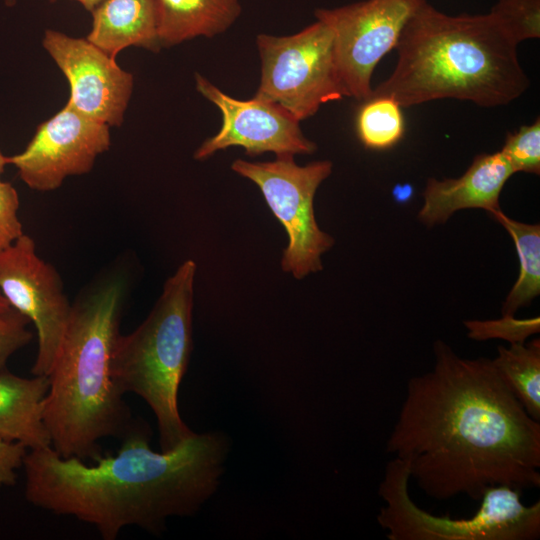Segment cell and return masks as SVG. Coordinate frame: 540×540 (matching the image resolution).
<instances>
[{
    "label": "cell",
    "instance_id": "obj_1",
    "mask_svg": "<svg viewBox=\"0 0 540 540\" xmlns=\"http://www.w3.org/2000/svg\"><path fill=\"white\" fill-rule=\"evenodd\" d=\"M434 368L410 378L387 452L408 465L429 497L480 500L493 485L540 487V422L492 359L459 357L441 340Z\"/></svg>",
    "mask_w": 540,
    "mask_h": 540
},
{
    "label": "cell",
    "instance_id": "obj_2",
    "mask_svg": "<svg viewBox=\"0 0 540 540\" xmlns=\"http://www.w3.org/2000/svg\"><path fill=\"white\" fill-rule=\"evenodd\" d=\"M150 435L137 421L116 454L91 464L52 447L28 450L25 498L93 525L104 540L127 526L160 534L169 517L195 514L214 494L230 446L222 432H194L178 447L156 452Z\"/></svg>",
    "mask_w": 540,
    "mask_h": 540
},
{
    "label": "cell",
    "instance_id": "obj_3",
    "mask_svg": "<svg viewBox=\"0 0 540 540\" xmlns=\"http://www.w3.org/2000/svg\"><path fill=\"white\" fill-rule=\"evenodd\" d=\"M395 49L396 66L371 97H390L401 107L446 98L496 107L530 84L517 45L490 12L452 16L424 0Z\"/></svg>",
    "mask_w": 540,
    "mask_h": 540
},
{
    "label": "cell",
    "instance_id": "obj_4",
    "mask_svg": "<svg viewBox=\"0 0 540 540\" xmlns=\"http://www.w3.org/2000/svg\"><path fill=\"white\" fill-rule=\"evenodd\" d=\"M127 280L110 273L72 303L66 331L47 376L43 417L62 457L95 460L99 441L123 438L136 424L112 375Z\"/></svg>",
    "mask_w": 540,
    "mask_h": 540
},
{
    "label": "cell",
    "instance_id": "obj_5",
    "mask_svg": "<svg viewBox=\"0 0 540 540\" xmlns=\"http://www.w3.org/2000/svg\"><path fill=\"white\" fill-rule=\"evenodd\" d=\"M196 269L191 259L177 268L146 319L118 336L112 359L119 390L138 395L152 409L161 451L178 447L194 433L181 419L178 391L192 351Z\"/></svg>",
    "mask_w": 540,
    "mask_h": 540
},
{
    "label": "cell",
    "instance_id": "obj_6",
    "mask_svg": "<svg viewBox=\"0 0 540 540\" xmlns=\"http://www.w3.org/2000/svg\"><path fill=\"white\" fill-rule=\"evenodd\" d=\"M408 465L394 457L385 468L378 494L385 506L377 516L389 540H536L540 537V501L526 506L521 490L488 487L470 518L435 516L410 498Z\"/></svg>",
    "mask_w": 540,
    "mask_h": 540
},
{
    "label": "cell",
    "instance_id": "obj_7",
    "mask_svg": "<svg viewBox=\"0 0 540 540\" xmlns=\"http://www.w3.org/2000/svg\"><path fill=\"white\" fill-rule=\"evenodd\" d=\"M261 76L255 97L274 102L298 121L345 96L335 61L334 36L316 20L287 36L259 34Z\"/></svg>",
    "mask_w": 540,
    "mask_h": 540
},
{
    "label": "cell",
    "instance_id": "obj_8",
    "mask_svg": "<svg viewBox=\"0 0 540 540\" xmlns=\"http://www.w3.org/2000/svg\"><path fill=\"white\" fill-rule=\"evenodd\" d=\"M332 167L329 160L300 166L294 155L276 156L268 162L236 159L231 165L235 173L259 187L269 209L284 226L288 244L281 268L296 279L322 270L321 256L335 242L318 226L313 204L318 187Z\"/></svg>",
    "mask_w": 540,
    "mask_h": 540
},
{
    "label": "cell",
    "instance_id": "obj_9",
    "mask_svg": "<svg viewBox=\"0 0 540 540\" xmlns=\"http://www.w3.org/2000/svg\"><path fill=\"white\" fill-rule=\"evenodd\" d=\"M424 0H364L317 9L316 20L333 32L335 61L346 97L365 101L380 60L395 49L400 34Z\"/></svg>",
    "mask_w": 540,
    "mask_h": 540
},
{
    "label": "cell",
    "instance_id": "obj_10",
    "mask_svg": "<svg viewBox=\"0 0 540 540\" xmlns=\"http://www.w3.org/2000/svg\"><path fill=\"white\" fill-rule=\"evenodd\" d=\"M0 293L33 323L38 349L31 373L48 376L66 331L72 303L59 273L39 257L29 235L23 233L0 250Z\"/></svg>",
    "mask_w": 540,
    "mask_h": 540
},
{
    "label": "cell",
    "instance_id": "obj_11",
    "mask_svg": "<svg viewBox=\"0 0 540 540\" xmlns=\"http://www.w3.org/2000/svg\"><path fill=\"white\" fill-rule=\"evenodd\" d=\"M110 144L108 125L65 105L38 125L21 153L8 156V164L32 190L53 191L67 177L90 172Z\"/></svg>",
    "mask_w": 540,
    "mask_h": 540
},
{
    "label": "cell",
    "instance_id": "obj_12",
    "mask_svg": "<svg viewBox=\"0 0 540 540\" xmlns=\"http://www.w3.org/2000/svg\"><path fill=\"white\" fill-rule=\"evenodd\" d=\"M197 91L222 114L220 130L195 151L196 160H205L220 150L239 146L248 156L273 152L276 156L311 154L316 144L306 138L300 121L278 104L261 98H233L196 73Z\"/></svg>",
    "mask_w": 540,
    "mask_h": 540
},
{
    "label": "cell",
    "instance_id": "obj_13",
    "mask_svg": "<svg viewBox=\"0 0 540 540\" xmlns=\"http://www.w3.org/2000/svg\"><path fill=\"white\" fill-rule=\"evenodd\" d=\"M42 45L68 80L66 105L109 127L120 126L132 95L133 75L86 38L47 29Z\"/></svg>",
    "mask_w": 540,
    "mask_h": 540
},
{
    "label": "cell",
    "instance_id": "obj_14",
    "mask_svg": "<svg viewBox=\"0 0 540 540\" xmlns=\"http://www.w3.org/2000/svg\"><path fill=\"white\" fill-rule=\"evenodd\" d=\"M514 173L500 151L477 155L458 178L428 179L418 218L432 227L445 223L462 209L480 208L489 213L499 210L500 193Z\"/></svg>",
    "mask_w": 540,
    "mask_h": 540
},
{
    "label": "cell",
    "instance_id": "obj_15",
    "mask_svg": "<svg viewBox=\"0 0 540 540\" xmlns=\"http://www.w3.org/2000/svg\"><path fill=\"white\" fill-rule=\"evenodd\" d=\"M49 389L47 376L25 378L0 371V437L28 450L51 447L43 404Z\"/></svg>",
    "mask_w": 540,
    "mask_h": 540
},
{
    "label": "cell",
    "instance_id": "obj_16",
    "mask_svg": "<svg viewBox=\"0 0 540 540\" xmlns=\"http://www.w3.org/2000/svg\"><path fill=\"white\" fill-rule=\"evenodd\" d=\"M91 14L86 39L110 57L131 46L160 50L154 0H104Z\"/></svg>",
    "mask_w": 540,
    "mask_h": 540
},
{
    "label": "cell",
    "instance_id": "obj_17",
    "mask_svg": "<svg viewBox=\"0 0 540 540\" xmlns=\"http://www.w3.org/2000/svg\"><path fill=\"white\" fill-rule=\"evenodd\" d=\"M162 46L225 32L241 13L240 0H154Z\"/></svg>",
    "mask_w": 540,
    "mask_h": 540
},
{
    "label": "cell",
    "instance_id": "obj_18",
    "mask_svg": "<svg viewBox=\"0 0 540 540\" xmlns=\"http://www.w3.org/2000/svg\"><path fill=\"white\" fill-rule=\"evenodd\" d=\"M510 234L519 258V276L502 306L503 316H514L540 294V225L516 221L501 209L490 213Z\"/></svg>",
    "mask_w": 540,
    "mask_h": 540
},
{
    "label": "cell",
    "instance_id": "obj_19",
    "mask_svg": "<svg viewBox=\"0 0 540 540\" xmlns=\"http://www.w3.org/2000/svg\"><path fill=\"white\" fill-rule=\"evenodd\" d=\"M492 362L528 415L540 421V340L499 346Z\"/></svg>",
    "mask_w": 540,
    "mask_h": 540
},
{
    "label": "cell",
    "instance_id": "obj_20",
    "mask_svg": "<svg viewBox=\"0 0 540 540\" xmlns=\"http://www.w3.org/2000/svg\"><path fill=\"white\" fill-rule=\"evenodd\" d=\"M356 131L366 148L383 150L394 146L404 134L402 107L390 97H370L357 112Z\"/></svg>",
    "mask_w": 540,
    "mask_h": 540
},
{
    "label": "cell",
    "instance_id": "obj_21",
    "mask_svg": "<svg viewBox=\"0 0 540 540\" xmlns=\"http://www.w3.org/2000/svg\"><path fill=\"white\" fill-rule=\"evenodd\" d=\"M490 13L516 45L540 37V0H497Z\"/></svg>",
    "mask_w": 540,
    "mask_h": 540
},
{
    "label": "cell",
    "instance_id": "obj_22",
    "mask_svg": "<svg viewBox=\"0 0 540 540\" xmlns=\"http://www.w3.org/2000/svg\"><path fill=\"white\" fill-rule=\"evenodd\" d=\"M500 153L514 172L540 173V118L508 133Z\"/></svg>",
    "mask_w": 540,
    "mask_h": 540
},
{
    "label": "cell",
    "instance_id": "obj_23",
    "mask_svg": "<svg viewBox=\"0 0 540 540\" xmlns=\"http://www.w3.org/2000/svg\"><path fill=\"white\" fill-rule=\"evenodd\" d=\"M468 336L476 340L501 338L512 343H525L532 334L539 332V317L517 320L514 316H503L500 320L466 321Z\"/></svg>",
    "mask_w": 540,
    "mask_h": 540
},
{
    "label": "cell",
    "instance_id": "obj_24",
    "mask_svg": "<svg viewBox=\"0 0 540 540\" xmlns=\"http://www.w3.org/2000/svg\"><path fill=\"white\" fill-rule=\"evenodd\" d=\"M19 205L14 186L0 179V250L9 247L23 234L18 218Z\"/></svg>",
    "mask_w": 540,
    "mask_h": 540
},
{
    "label": "cell",
    "instance_id": "obj_25",
    "mask_svg": "<svg viewBox=\"0 0 540 540\" xmlns=\"http://www.w3.org/2000/svg\"><path fill=\"white\" fill-rule=\"evenodd\" d=\"M27 452L23 444L0 437V488L15 483L16 470L23 466Z\"/></svg>",
    "mask_w": 540,
    "mask_h": 540
},
{
    "label": "cell",
    "instance_id": "obj_26",
    "mask_svg": "<svg viewBox=\"0 0 540 540\" xmlns=\"http://www.w3.org/2000/svg\"><path fill=\"white\" fill-rule=\"evenodd\" d=\"M27 323L0 324V371L5 369L9 357L27 345L33 335Z\"/></svg>",
    "mask_w": 540,
    "mask_h": 540
},
{
    "label": "cell",
    "instance_id": "obj_27",
    "mask_svg": "<svg viewBox=\"0 0 540 540\" xmlns=\"http://www.w3.org/2000/svg\"><path fill=\"white\" fill-rule=\"evenodd\" d=\"M30 321L15 310L0 293V324L29 323Z\"/></svg>",
    "mask_w": 540,
    "mask_h": 540
},
{
    "label": "cell",
    "instance_id": "obj_28",
    "mask_svg": "<svg viewBox=\"0 0 540 540\" xmlns=\"http://www.w3.org/2000/svg\"><path fill=\"white\" fill-rule=\"evenodd\" d=\"M50 2H55L57 0H49ZM80 3L86 10L92 12L100 3L104 0H73Z\"/></svg>",
    "mask_w": 540,
    "mask_h": 540
},
{
    "label": "cell",
    "instance_id": "obj_29",
    "mask_svg": "<svg viewBox=\"0 0 540 540\" xmlns=\"http://www.w3.org/2000/svg\"><path fill=\"white\" fill-rule=\"evenodd\" d=\"M6 165H8V156H5L0 149V175L4 172Z\"/></svg>",
    "mask_w": 540,
    "mask_h": 540
},
{
    "label": "cell",
    "instance_id": "obj_30",
    "mask_svg": "<svg viewBox=\"0 0 540 540\" xmlns=\"http://www.w3.org/2000/svg\"><path fill=\"white\" fill-rule=\"evenodd\" d=\"M6 1V4L9 5V6H12L15 4L16 0H5Z\"/></svg>",
    "mask_w": 540,
    "mask_h": 540
}]
</instances>
